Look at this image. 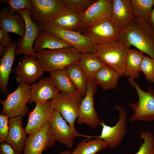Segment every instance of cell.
I'll return each instance as SVG.
<instances>
[{
    "label": "cell",
    "instance_id": "30",
    "mask_svg": "<svg viewBox=\"0 0 154 154\" xmlns=\"http://www.w3.org/2000/svg\"><path fill=\"white\" fill-rule=\"evenodd\" d=\"M66 69L76 90L84 97L86 94L87 87V78L85 73L78 63L70 65Z\"/></svg>",
    "mask_w": 154,
    "mask_h": 154
},
{
    "label": "cell",
    "instance_id": "35",
    "mask_svg": "<svg viewBox=\"0 0 154 154\" xmlns=\"http://www.w3.org/2000/svg\"><path fill=\"white\" fill-rule=\"evenodd\" d=\"M0 2L7 4L12 14L23 9H29L31 10L33 9L31 0H1Z\"/></svg>",
    "mask_w": 154,
    "mask_h": 154
},
{
    "label": "cell",
    "instance_id": "22",
    "mask_svg": "<svg viewBox=\"0 0 154 154\" xmlns=\"http://www.w3.org/2000/svg\"><path fill=\"white\" fill-rule=\"evenodd\" d=\"M6 46L5 51L0 62V90L3 94L7 91L8 80L15 59L17 42L12 40Z\"/></svg>",
    "mask_w": 154,
    "mask_h": 154
},
{
    "label": "cell",
    "instance_id": "10",
    "mask_svg": "<svg viewBox=\"0 0 154 154\" xmlns=\"http://www.w3.org/2000/svg\"><path fill=\"white\" fill-rule=\"evenodd\" d=\"M114 107L117 110L119 114V120L116 124L113 126H110L102 121L100 125L102 127L100 135L94 136V137L104 141L111 149L115 148L120 144L126 134L127 127V113L125 109L119 105Z\"/></svg>",
    "mask_w": 154,
    "mask_h": 154
},
{
    "label": "cell",
    "instance_id": "28",
    "mask_svg": "<svg viewBox=\"0 0 154 154\" xmlns=\"http://www.w3.org/2000/svg\"><path fill=\"white\" fill-rule=\"evenodd\" d=\"M52 23L62 29L80 33L83 29L81 14L69 9Z\"/></svg>",
    "mask_w": 154,
    "mask_h": 154
},
{
    "label": "cell",
    "instance_id": "16",
    "mask_svg": "<svg viewBox=\"0 0 154 154\" xmlns=\"http://www.w3.org/2000/svg\"><path fill=\"white\" fill-rule=\"evenodd\" d=\"M119 31L110 19L100 22L92 26L83 29L81 32L95 45L117 40Z\"/></svg>",
    "mask_w": 154,
    "mask_h": 154
},
{
    "label": "cell",
    "instance_id": "32",
    "mask_svg": "<svg viewBox=\"0 0 154 154\" xmlns=\"http://www.w3.org/2000/svg\"><path fill=\"white\" fill-rule=\"evenodd\" d=\"M139 134L143 142L135 154H154V137L153 134L146 131L140 132Z\"/></svg>",
    "mask_w": 154,
    "mask_h": 154
},
{
    "label": "cell",
    "instance_id": "12",
    "mask_svg": "<svg viewBox=\"0 0 154 154\" xmlns=\"http://www.w3.org/2000/svg\"><path fill=\"white\" fill-rule=\"evenodd\" d=\"M13 71L16 75L18 83L29 84L35 83L44 72L37 58L27 54H25L21 58Z\"/></svg>",
    "mask_w": 154,
    "mask_h": 154
},
{
    "label": "cell",
    "instance_id": "8",
    "mask_svg": "<svg viewBox=\"0 0 154 154\" xmlns=\"http://www.w3.org/2000/svg\"><path fill=\"white\" fill-rule=\"evenodd\" d=\"M87 78L86 92L81 102L76 122L79 124H86L94 129L102 122L96 111L94 103V96L98 85L95 78Z\"/></svg>",
    "mask_w": 154,
    "mask_h": 154
},
{
    "label": "cell",
    "instance_id": "27",
    "mask_svg": "<svg viewBox=\"0 0 154 154\" xmlns=\"http://www.w3.org/2000/svg\"><path fill=\"white\" fill-rule=\"evenodd\" d=\"M50 74L49 77L52 82L60 92L72 93L76 91L66 69L54 71L50 72Z\"/></svg>",
    "mask_w": 154,
    "mask_h": 154
},
{
    "label": "cell",
    "instance_id": "36",
    "mask_svg": "<svg viewBox=\"0 0 154 154\" xmlns=\"http://www.w3.org/2000/svg\"><path fill=\"white\" fill-rule=\"evenodd\" d=\"M9 117L5 115L0 114V142L5 141L8 134Z\"/></svg>",
    "mask_w": 154,
    "mask_h": 154
},
{
    "label": "cell",
    "instance_id": "38",
    "mask_svg": "<svg viewBox=\"0 0 154 154\" xmlns=\"http://www.w3.org/2000/svg\"><path fill=\"white\" fill-rule=\"evenodd\" d=\"M11 41L9 32L0 28V44L6 46Z\"/></svg>",
    "mask_w": 154,
    "mask_h": 154
},
{
    "label": "cell",
    "instance_id": "25",
    "mask_svg": "<svg viewBox=\"0 0 154 154\" xmlns=\"http://www.w3.org/2000/svg\"><path fill=\"white\" fill-rule=\"evenodd\" d=\"M144 53L137 49H129L127 56L124 75L134 79L140 75V67Z\"/></svg>",
    "mask_w": 154,
    "mask_h": 154
},
{
    "label": "cell",
    "instance_id": "21",
    "mask_svg": "<svg viewBox=\"0 0 154 154\" xmlns=\"http://www.w3.org/2000/svg\"><path fill=\"white\" fill-rule=\"evenodd\" d=\"M60 92L55 87L49 77L42 78L31 86L30 104L38 101L53 100Z\"/></svg>",
    "mask_w": 154,
    "mask_h": 154
},
{
    "label": "cell",
    "instance_id": "20",
    "mask_svg": "<svg viewBox=\"0 0 154 154\" xmlns=\"http://www.w3.org/2000/svg\"><path fill=\"white\" fill-rule=\"evenodd\" d=\"M22 117L18 116L9 118V129L5 142L21 153L24 151L27 137L22 123Z\"/></svg>",
    "mask_w": 154,
    "mask_h": 154
},
{
    "label": "cell",
    "instance_id": "5",
    "mask_svg": "<svg viewBox=\"0 0 154 154\" xmlns=\"http://www.w3.org/2000/svg\"><path fill=\"white\" fill-rule=\"evenodd\" d=\"M31 90L30 84H19L13 92L7 95L6 99L0 101L3 106L1 114L9 118L25 116L28 111L27 104L30 98Z\"/></svg>",
    "mask_w": 154,
    "mask_h": 154
},
{
    "label": "cell",
    "instance_id": "7",
    "mask_svg": "<svg viewBox=\"0 0 154 154\" xmlns=\"http://www.w3.org/2000/svg\"><path fill=\"white\" fill-rule=\"evenodd\" d=\"M83 97L77 90L72 93L60 92L52 100L54 110L74 129H76L75 122L78 116Z\"/></svg>",
    "mask_w": 154,
    "mask_h": 154
},
{
    "label": "cell",
    "instance_id": "14",
    "mask_svg": "<svg viewBox=\"0 0 154 154\" xmlns=\"http://www.w3.org/2000/svg\"><path fill=\"white\" fill-rule=\"evenodd\" d=\"M56 141L51 128L50 120L39 131L29 135L23 154H41L53 146Z\"/></svg>",
    "mask_w": 154,
    "mask_h": 154
},
{
    "label": "cell",
    "instance_id": "17",
    "mask_svg": "<svg viewBox=\"0 0 154 154\" xmlns=\"http://www.w3.org/2000/svg\"><path fill=\"white\" fill-rule=\"evenodd\" d=\"M112 10V0H96L81 15L83 29L110 19Z\"/></svg>",
    "mask_w": 154,
    "mask_h": 154
},
{
    "label": "cell",
    "instance_id": "6",
    "mask_svg": "<svg viewBox=\"0 0 154 154\" xmlns=\"http://www.w3.org/2000/svg\"><path fill=\"white\" fill-rule=\"evenodd\" d=\"M129 84L135 89L139 100L135 103H131L129 106L133 110L130 121H150L154 120V90L151 87L145 92L132 78L128 80Z\"/></svg>",
    "mask_w": 154,
    "mask_h": 154
},
{
    "label": "cell",
    "instance_id": "34",
    "mask_svg": "<svg viewBox=\"0 0 154 154\" xmlns=\"http://www.w3.org/2000/svg\"><path fill=\"white\" fill-rule=\"evenodd\" d=\"M140 71L148 81L154 83V58L145 56L141 63Z\"/></svg>",
    "mask_w": 154,
    "mask_h": 154
},
{
    "label": "cell",
    "instance_id": "37",
    "mask_svg": "<svg viewBox=\"0 0 154 154\" xmlns=\"http://www.w3.org/2000/svg\"><path fill=\"white\" fill-rule=\"evenodd\" d=\"M0 154H21L13 147L5 142L1 143L0 145Z\"/></svg>",
    "mask_w": 154,
    "mask_h": 154
},
{
    "label": "cell",
    "instance_id": "33",
    "mask_svg": "<svg viewBox=\"0 0 154 154\" xmlns=\"http://www.w3.org/2000/svg\"><path fill=\"white\" fill-rule=\"evenodd\" d=\"M96 0H65L68 9L80 14L85 12Z\"/></svg>",
    "mask_w": 154,
    "mask_h": 154
},
{
    "label": "cell",
    "instance_id": "1",
    "mask_svg": "<svg viewBox=\"0 0 154 154\" xmlns=\"http://www.w3.org/2000/svg\"><path fill=\"white\" fill-rule=\"evenodd\" d=\"M117 40L129 48L131 45L154 58V31L147 22L137 17L119 31Z\"/></svg>",
    "mask_w": 154,
    "mask_h": 154
},
{
    "label": "cell",
    "instance_id": "26",
    "mask_svg": "<svg viewBox=\"0 0 154 154\" xmlns=\"http://www.w3.org/2000/svg\"><path fill=\"white\" fill-rule=\"evenodd\" d=\"M120 76L116 71L105 65L97 72L95 79L103 90H107L116 88Z\"/></svg>",
    "mask_w": 154,
    "mask_h": 154
},
{
    "label": "cell",
    "instance_id": "3",
    "mask_svg": "<svg viewBox=\"0 0 154 154\" xmlns=\"http://www.w3.org/2000/svg\"><path fill=\"white\" fill-rule=\"evenodd\" d=\"M129 49L117 40H114L95 45L94 54L122 77L124 75Z\"/></svg>",
    "mask_w": 154,
    "mask_h": 154
},
{
    "label": "cell",
    "instance_id": "13",
    "mask_svg": "<svg viewBox=\"0 0 154 154\" xmlns=\"http://www.w3.org/2000/svg\"><path fill=\"white\" fill-rule=\"evenodd\" d=\"M34 109L28 115V122L25 130L30 135L40 130L50 119L54 110L52 100L35 103Z\"/></svg>",
    "mask_w": 154,
    "mask_h": 154
},
{
    "label": "cell",
    "instance_id": "42",
    "mask_svg": "<svg viewBox=\"0 0 154 154\" xmlns=\"http://www.w3.org/2000/svg\"><path fill=\"white\" fill-rule=\"evenodd\" d=\"M41 154H42V153H41Z\"/></svg>",
    "mask_w": 154,
    "mask_h": 154
},
{
    "label": "cell",
    "instance_id": "39",
    "mask_svg": "<svg viewBox=\"0 0 154 154\" xmlns=\"http://www.w3.org/2000/svg\"><path fill=\"white\" fill-rule=\"evenodd\" d=\"M147 24L154 31V8L149 15L146 20Z\"/></svg>",
    "mask_w": 154,
    "mask_h": 154
},
{
    "label": "cell",
    "instance_id": "24",
    "mask_svg": "<svg viewBox=\"0 0 154 154\" xmlns=\"http://www.w3.org/2000/svg\"><path fill=\"white\" fill-rule=\"evenodd\" d=\"M78 64L87 77L95 78L97 72L105 65L95 54L90 52L80 53Z\"/></svg>",
    "mask_w": 154,
    "mask_h": 154
},
{
    "label": "cell",
    "instance_id": "40",
    "mask_svg": "<svg viewBox=\"0 0 154 154\" xmlns=\"http://www.w3.org/2000/svg\"><path fill=\"white\" fill-rule=\"evenodd\" d=\"M6 46L2 44H0V56H2L5 53L6 50Z\"/></svg>",
    "mask_w": 154,
    "mask_h": 154
},
{
    "label": "cell",
    "instance_id": "15",
    "mask_svg": "<svg viewBox=\"0 0 154 154\" xmlns=\"http://www.w3.org/2000/svg\"><path fill=\"white\" fill-rule=\"evenodd\" d=\"M50 121L51 128L56 141L64 144L68 147H72L74 139L78 136L89 139L93 137L92 136L78 133L76 129L67 123L66 121L56 110H54L53 112Z\"/></svg>",
    "mask_w": 154,
    "mask_h": 154
},
{
    "label": "cell",
    "instance_id": "23",
    "mask_svg": "<svg viewBox=\"0 0 154 154\" xmlns=\"http://www.w3.org/2000/svg\"><path fill=\"white\" fill-rule=\"evenodd\" d=\"M72 46L68 42L42 29L36 38L33 49L37 52L44 49H54Z\"/></svg>",
    "mask_w": 154,
    "mask_h": 154
},
{
    "label": "cell",
    "instance_id": "2",
    "mask_svg": "<svg viewBox=\"0 0 154 154\" xmlns=\"http://www.w3.org/2000/svg\"><path fill=\"white\" fill-rule=\"evenodd\" d=\"M36 58L44 71L49 73L66 69L78 63L80 52L72 46L54 49H44L35 52Z\"/></svg>",
    "mask_w": 154,
    "mask_h": 154
},
{
    "label": "cell",
    "instance_id": "4",
    "mask_svg": "<svg viewBox=\"0 0 154 154\" xmlns=\"http://www.w3.org/2000/svg\"><path fill=\"white\" fill-rule=\"evenodd\" d=\"M33 9L31 18L41 28L52 22L68 10L65 0H31Z\"/></svg>",
    "mask_w": 154,
    "mask_h": 154
},
{
    "label": "cell",
    "instance_id": "31",
    "mask_svg": "<svg viewBox=\"0 0 154 154\" xmlns=\"http://www.w3.org/2000/svg\"><path fill=\"white\" fill-rule=\"evenodd\" d=\"M130 1L135 15L146 21L153 9L154 0H130Z\"/></svg>",
    "mask_w": 154,
    "mask_h": 154
},
{
    "label": "cell",
    "instance_id": "19",
    "mask_svg": "<svg viewBox=\"0 0 154 154\" xmlns=\"http://www.w3.org/2000/svg\"><path fill=\"white\" fill-rule=\"evenodd\" d=\"M0 27L7 32L16 34L22 38L26 31V24L19 13L12 14L8 6L3 7L0 11Z\"/></svg>",
    "mask_w": 154,
    "mask_h": 154
},
{
    "label": "cell",
    "instance_id": "9",
    "mask_svg": "<svg viewBox=\"0 0 154 154\" xmlns=\"http://www.w3.org/2000/svg\"><path fill=\"white\" fill-rule=\"evenodd\" d=\"M41 28L68 42L80 53H94L95 45L80 33L62 29L52 22L46 24Z\"/></svg>",
    "mask_w": 154,
    "mask_h": 154
},
{
    "label": "cell",
    "instance_id": "11",
    "mask_svg": "<svg viewBox=\"0 0 154 154\" xmlns=\"http://www.w3.org/2000/svg\"><path fill=\"white\" fill-rule=\"evenodd\" d=\"M31 10L25 9L16 12L20 14L24 19L26 24V31L23 38L17 39V46L15 56L24 54L36 58V53L33 49L35 41L42 29L31 19L30 17Z\"/></svg>",
    "mask_w": 154,
    "mask_h": 154
},
{
    "label": "cell",
    "instance_id": "41",
    "mask_svg": "<svg viewBox=\"0 0 154 154\" xmlns=\"http://www.w3.org/2000/svg\"><path fill=\"white\" fill-rule=\"evenodd\" d=\"M70 152L69 150L61 152L59 154H70Z\"/></svg>",
    "mask_w": 154,
    "mask_h": 154
},
{
    "label": "cell",
    "instance_id": "29",
    "mask_svg": "<svg viewBox=\"0 0 154 154\" xmlns=\"http://www.w3.org/2000/svg\"><path fill=\"white\" fill-rule=\"evenodd\" d=\"M96 138L82 140L70 154H96L108 147V144L104 141Z\"/></svg>",
    "mask_w": 154,
    "mask_h": 154
},
{
    "label": "cell",
    "instance_id": "18",
    "mask_svg": "<svg viewBox=\"0 0 154 154\" xmlns=\"http://www.w3.org/2000/svg\"><path fill=\"white\" fill-rule=\"evenodd\" d=\"M136 17L130 0H112L111 22L119 31L129 26Z\"/></svg>",
    "mask_w": 154,
    "mask_h": 154
}]
</instances>
